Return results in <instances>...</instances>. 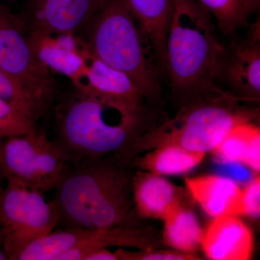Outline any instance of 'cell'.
I'll return each instance as SVG.
<instances>
[{
  "instance_id": "obj_1",
  "label": "cell",
  "mask_w": 260,
  "mask_h": 260,
  "mask_svg": "<svg viewBox=\"0 0 260 260\" xmlns=\"http://www.w3.org/2000/svg\"><path fill=\"white\" fill-rule=\"evenodd\" d=\"M51 110L54 140L68 162L109 155L132 160L135 144L151 128L143 104L75 86L56 95Z\"/></svg>"
},
{
  "instance_id": "obj_2",
  "label": "cell",
  "mask_w": 260,
  "mask_h": 260,
  "mask_svg": "<svg viewBox=\"0 0 260 260\" xmlns=\"http://www.w3.org/2000/svg\"><path fill=\"white\" fill-rule=\"evenodd\" d=\"M131 162L115 155L68 162L54 188L57 228L141 229Z\"/></svg>"
},
{
  "instance_id": "obj_3",
  "label": "cell",
  "mask_w": 260,
  "mask_h": 260,
  "mask_svg": "<svg viewBox=\"0 0 260 260\" xmlns=\"http://www.w3.org/2000/svg\"><path fill=\"white\" fill-rule=\"evenodd\" d=\"M215 25L198 0H174L164 64L173 93L182 106L224 92L215 83L222 49Z\"/></svg>"
},
{
  "instance_id": "obj_4",
  "label": "cell",
  "mask_w": 260,
  "mask_h": 260,
  "mask_svg": "<svg viewBox=\"0 0 260 260\" xmlns=\"http://www.w3.org/2000/svg\"><path fill=\"white\" fill-rule=\"evenodd\" d=\"M80 37L92 54L127 75L144 99L158 102L160 86L151 49L126 0H107Z\"/></svg>"
},
{
  "instance_id": "obj_5",
  "label": "cell",
  "mask_w": 260,
  "mask_h": 260,
  "mask_svg": "<svg viewBox=\"0 0 260 260\" xmlns=\"http://www.w3.org/2000/svg\"><path fill=\"white\" fill-rule=\"evenodd\" d=\"M241 102L221 92L184 104L174 118L145 132L135 144L133 155L165 145L196 153L212 152L231 130L257 116V111Z\"/></svg>"
},
{
  "instance_id": "obj_6",
  "label": "cell",
  "mask_w": 260,
  "mask_h": 260,
  "mask_svg": "<svg viewBox=\"0 0 260 260\" xmlns=\"http://www.w3.org/2000/svg\"><path fill=\"white\" fill-rule=\"evenodd\" d=\"M7 181L1 204L3 246L8 259L17 260L25 248L57 228L59 214L44 191L12 178Z\"/></svg>"
},
{
  "instance_id": "obj_7",
  "label": "cell",
  "mask_w": 260,
  "mask_h": 260,
  "mask_svg": "<svg viewBox=\"0 0 260 260\" xmlns=\"http://www.w3.org/2000/svg\"><path fill=\"white\" fill-rule=\"evenodd\" d=\"M68 162L63 149L37 126L25 134L2 141L1 175L44 192L55 188Z\"/></svg>"
},
{
  "instance_id": "obj_8",
  "label": "cell",
  "mask_w": 260,
  "mask_h": 260,
  "mask_svg": "<svg viewBox=\"0 0 260 260\" xmlns=\"http://www.w3.org/2000/svg\"><path fill=\"white\" fill-rule=\"evenodd\" d=\"M152 239L144 229L114 228L99 230L56 229L32 242L18 260H86L93 251L109 246L149 249Z\"/></svg>"
},
{
  "instance_id": "obj_9",
  "label": "cell",
  "mask_w": 260,
  "mask_h": 260,
  "mask_svg": "<svg viewBox=\"0 0 260 260\" xmlns=\"http://www.w3.org/2000/svg\"><path fill=\"white\" fill-rule=\"evenodd\" d=\"M0 68L51 110L56 97L51 72L32 54L20 14L0 3Z\"/></svg>"
},
{
  "instance_id": "obj_10",
  "label": "cell",
  "mask_w": 260,
  "mask_h": 260,
  "mask_svg": "<svg viewBox=\"0 0 260 260\" xmlns=\"http://www.w3.org/2000/svg\"><path fill=\"white\" fill-rule=\"evenodd\" d=\"M217 85L242 102L260 97L259 20L251 24L245 37L222 44L215 73Z\"/></svg>"
},
{
  "instance_id": "obj_11",
  "label": "cell",
  "mask_w": 260,
  "mask_h": 260,
  "mask_svg": "<svg viewBox=\"0 0 260 260\" xmlns=\"http://www.w3.org/2000/svg\"><path fill=\"white\" fill-rule=\"evenodd\" d=\"M107 0H25L20 13L28 30L81 36Z\"/></svg>"
},
{
  "instance_id": "obj_12",
  "label": "cell",
  "mask_w": 260,
  "mask_h": 260,
  "mask_svg": "<svg viewBox=\"0 0 260 260\" xmlns=\"http://www.w3.org/2000/svg\"><path fill=\"white\" fill-rule=\"evenodd\" d=\"M28 38L32 54L49 71L64 75L72 82L79 76L88 49L80 36L30 30Z\"/></svg>"
},
{
  "instance_id": "obj_13",
  "label": "cell",
  "mask_w": 260,
  "mask_h": 260,
  "mask_svg": "<svg viewBox=\"0 0 260 260\" xmlns=\"http://www.w3.org/2000/svg\"><path fill=\"white\" fill-rule=\"evenodd\" d=\"M201 246L209 259L247 260L252 253V234L237 217H218L204 232Z\"/></svg>"
},
{
  "instance_id": "obj_14",
  "label": "cell",
  "mask_w": 260,
  "mask_h": 260,
  "mask_svg": "<svg viewBox=\"0 0 260 260\" xmlns=\"http://www.w3.org/2000/svg\"><path fill=\"white\" fill-rule=\"evenodd\" d=\"M73 86L84 91L119 98L135 104H143L144 98L129 77L94 55L85 51L83 70L73 81Z\"/></svg>"
},
{
  "instance_id": "obj_15",
  "label": "cell",
  "mask_w": 260,
  "mask_h": 260,
  "mask_svg": "<svg viewBox=\"0 0 260 260\" xmlns=\"http://www.w3.org/2000/svg\"><path fill=\"white\" fill-rule=\"evenodd\" d=\"M188 191L210 216H237L242 213V190L236 181L223 176L186 179Z\"/></svg>"
},
{
  "instance_id": "obj_16",
  "label": "cell",
  "mask_w": 260,
  "mask_h": 260,
  "mask_svg": "<svg viewBox=\"0 0 260 260\" xmlns=\"http://www.w3.org/2000/svg\"><path fill=\"white\" fill-rule=\"evenodd\" d=\"M182 194L181 189L158 174L135 172L133 197L140 218L164 219L173 206L183 203Z\"/></svg>"
},
{
  "instance_id": "obj_17",
  "label": "cell",
  "mask_w": 260,
  "mask_h": 260,
  "mask_svg": "<svg viewBox=\"0 0 260 260\" xmlns=\"http://www.w3.org/2000/svg\"><path fill=\"white\" fill-rule=\"evenodd\" d=\"M153 55L164 64L168 32L174 0H126Z\"/></svg>"
},
{
  "instance_id": "obj_18",
  "label": "cell",
  "mask_w": 260,
  "mask_h": 260,
  "mask_svg": "<svg viewBox=\"0 0 260 260\" xmlns=\"http://www.w3.org/2000/svg\"><path fill=\"white\" fill-rule=\"evenodd\" d=\"M218 161L239 162L259 173L260 130L251 122L234 127L214 150Z\"/></svg>"
},
{
  "instance_id": "obj_19",
  "label": "cell",
  "mask_w": 260,
  "mask_h": 260,
  "mask_svg": "<svg viewBox=\"0 0 260 260\" xmlns=\"http://www.w3.org/2000/svg\"><path fill=\"white\" fill-rule=\"evenodd\" d=\"M164 241L168 245L191 254L202 245L204 232L194 213L184 203L173 206L164 219Z\"/></svg>"
},
{
  "instance_id": "obj_20",
  "label": "cell",
  "mask_w": 260,
  "mask_h": 260,
  "mask_svg": "<svg viewBox=\"0 0 260 260\" xmlns=\"http://www.w3.org/2000/svg\"><path fill=\"white\" fill-rule=\"evenodd\" d=\"M205 155L177 145H165L154 149L143 157H135L131 162L134 168L158 175H173L189 172L202 162Z\"/></svg>"
},
{
  "instance_id": "obj_21",
  "label": "cell",
  "mask_w": 260,
  "mask_h": 260,
  "mask_svg": "<svg viewBox=\"0 0 260 260\" xmlns=\"http://www.w3.org/2000/svg\"><path fill=\"white\" fill-rule=\"evenodd\" d=\"M213 17L217 28L225 36H231L245 26L254 7L250 0H198Z\"/></svg>"
},
{
  "instance_id": "obj_22",
  "label": "cell",
  "mask_w": 260,
  "mask_h": 260,
  "mask_svg": "<svg viewBox=\"0 0 260 260\" xmlns=\"http://www.w3.org/2000/svg\"><path fill=\"white\" fill-rule=\"evenodd\" d=\"M0 99L23 113L36 123L50 111L37 98L29 93L18 80L1 68Z\"/></svg>"
},
{
  "instance_id": "obj_23",
  "label": "cell",
  "mask_w": 260,
  "mask_h": 260,
  "mask_svg": "<svg viewBox=\"0 0 260 260\" xmlns=\"http://www.w3.org/2000/svg\"><path fill=\"white\" fill-rule=\"evenodd\" d=\"M37 123L0 99V140L25 134Z\"/></svg>"
},
{
  "instance_id": "obj_24",
  "label": "cell",
  "mask_w": 260,
  "mask_h": 260,
  "mask_svg": "<svg viewBox=\"0 0 260 260\" xmlns=\"http://www.w3.org/2000/svg\"><path fill=\"white\" fill-rule=\"evenodd\" d=\"M119 259L122 260H195L199 259L191 254L169 251H143L131 252L123 249L116 251Z\"/></svg>"
},
{
  "instance_id": "obj_25",
  "label": "cell",
  "mask_w": 260,
  "mask_h": 260,
  "mask_svg": "<svg viewBox=\"0 0 260 260\" xmlns=\"http://www.w3.org/2000/svg\"><path fill=\"white\" fill-rule=\"evenodd\" d=\"M242 213L251 218L257 219L260 215V177L251 180L242 190Z\"/></svg>"
},
{
  "instance_id": "obj_26",
  "label": "cell",
  "mask_w": 260,
  "mask_h": 260,
  "mask_svg": "<svg viewBox=\"0 0 260 260\" xmlns=\"http://www.w3.org/2000/svg\"><path fill=\"white\" fill-rule=\"evenodd\" d=\"M220 169L226 174L229 179L237 183L246 182L250 179V174L246 169V166L239 162L218 161Z\"/></svg>"
},
{
  "instance_id": "obj_27",
  "label": "cell",
  "mask_w": 260,
  "mask_h": 260,
  "mask_svg": "<svg viewBox=\"0 0 260 260\" xmlns=\"http://www.w3.org/2000/svg\"><path fill=\"white\" fill-rule=\"evenodd\" d=\"M86 260H119L116 252H112L107 248L98 249L86 258Z\"/></svg>"
},
{
  "instance_id": "obj_28",
  "label": "cell",
  "mask_w": 260,
  "mask_h": 260,
  "mask_svg": "<svg viewBox=\"0 0 260 260\" xmlns=\"http://www.w3.org/2000/svg\"><path fill=\"white\" fill-rule=\"evenodd\" d=\"M3 189L0 183V246H3V227H2V218H1V204L2 198H3Z\"/></svg>"
},
{
  "instance_id": "obj_29",
  "label": "cell",
  "mask_w": 260,
  "mask_h": 260,
  "mask_svg": "<svg viewBox=\"0 0 260 260\" xmlns=\"http://www.w3.org/2000/svg\"><path fill=\"white\" fill-rule=\"evenodd\" d=\"M8 259V256L7 255L3 246H0V260H7Z\"/></svg>"
},
{
  "instance_id": "obj_30",
  "label": "cell",
  "mask_w": 260,
  "mask_h": 260,
  "mask_svg": "<svg viewBox=\"0 0 260 260\" xmlns=\"http://www.w3.org/2000/svg\"><path fill=\"white\" fill-rule=\"evenodd\" d=\"M251 4H252L253 7H254V9L256 10L257 7L259 6V0H250Z\"/></svg>"
},
{
  "instance_id": "obj_31",
  "label": "cell",
  "mask_w": 260,
  "mask_h": 260,
  "mask_svg": "<svg viewBox=\"0 0 260 260\" xmlns=\"http://www.w3.org/2000/svg\"><path fill=\"white\" fill-rule=\"evenodd\" d=\"M2 141H3V140H0V147H1Z\"/></svg>"
}]
</instances>
